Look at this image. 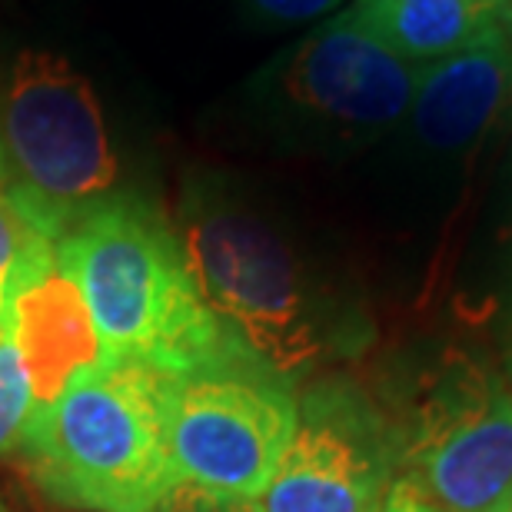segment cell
Segmentation results:
<instances>
[{"mask_svg":"<svg viewBox=\"0 0 512 512\" xmlns=\"http://www.w3.org/2000/svg\"><path fill=\"white\" fill-rule=\"evenodd\" d=\"M177 233L200 296L266 370L293 383L330 356L336 326H326L296 256L256 213L190 187Z\"/></svg>","mask_w":512,"mask_h":512,"instance_id":"3957f363","label":"cell"},{"mask_svg":"<svg viewBox=\"0 0 512 512\" xmlns=\"http://www.w3.org/2000/svg\"><path fill=\"white\" fill-rule=\"evenodd\" d=\"M293 386L263 366L183 380L170 403V446L193 493L256 503L296 429Z\"/></svg>","mask_w":512,"mask_h":512,"instance_id":"5b68a950","label":"cell"},{"mask_svg":"<svg viewBox=\"0 0 512 512\" xmlns=\"http://www.w3.org/2000/svg\"><path fill=\"white\" fill-rule=\"evenodd\" d=\"M509 87L512 47L506 30L423 67L409 107L419 140L436 150L466 147L496 120Z\"/></svg>","mask_w":512,"mask_h":512,"instance_id":"30bf717a","label":"cell"},{"mask_svg":"<svg viewBox=\"0 0 512 512\" xmlns=\"http://www.w3.org/2000/svg\"><path fill=\"white\" fill-rule=\"evenodd\" d=\"M366 30L409 64H436L506 30L509 0H356Z\"/></svg>","mask_w":512,"mask_h":512,"instance_id":"8fae6325","label":"cell"},{"mask_svg":"<svg viewBox=\"0 0 512 512\" xmlns=\"http://www.w3.org/2000/svg\"><path fill=\"white\" fill-rule=\"evenodd\" d=\"M54 250L84 296L107 363H137L177 383L263 366L200 296L177 223L150 200L114 193Z\"/></svg>","mask_w":512,"mask_h":512,"instance_id":"6da1fadb","label":"cell"},{"mask_svg":"<svg viewBox=\"0 0 512 512\" xmlns=\"http://www.w3.org/2000/svg\"><path fill=\"white\" fill-rule=\"evenodd\" d=\"M4 197L60 240L117 193V153L90 80L50 50H20L0 84Z\"/></svg>","mask_w":512,"mask_h":512,"instance_id":"277c9868","label":"cell"},{"mask_svg":"<svg viewBox=\"0 0 512 512\" xmlns=\"http://www.w3.org/2000/svg\"><path fill=\"white\" fill-rule=\"evenodd\" d=\"M263 17L283 20V24H300V20H316L330 14L343 0H250Z\"/></svg>","mask_w":512,"mask_h":512,"instance_id":"5bb4252c","label":"cell"},{"mask_svg":"<svg viewBox=\"0 0 512 512\" xmlns=\"http://www.w3.org/2000/svg\"><path fill=\"white\" fill-rule=\"evenodd\" d=\"M50 247H54V240H47L14 203L0 197V280L14 276L20 266Z\"/></svg>","mask_w":512,"mask_h":512,"instance_id":"4fadbf2b","label":"cell"},{"mask_svg":"<svg viewBox=\"0 0 512 512\" xmlns=\"http://www.w3.org/2000/svg\"><path fill=\"white\" fill-rule=\"evenodd\" d=\"M373 512H443V509H436L429 503L409 479H396V483H389L386 496L380 499V506Z\"/></svg>","mask_w":512,"mask_h":512,"instance_id":"2e32d148","label":"cell"},{"mask_svg":"<svg viewBox=\"0 0 512 512\" xmlns=\"http://www.w3.org/2000/svg\"><path fill=\"white\" fill-rule=\"evenodd\" d=\"M4 326L27 370L34 409L50 406L80 373L104 360L84 296L54 247L7 276Z\"/></svg>","mask_w":512,"mask_h":512,"instance_id":"9c48e42d","label":"cell"},{"mask_svg":"<svg viewBox=\"0 0 512 512\" xmlns=\"http://www.w3.org/2000/svg\"><path fill=\"white\" fill-rule=\"evenodd\" d=\"M163 512H260V509H256V503H247V499L207 496V493H193V489L183 486L180 496Z\"/></svg>","mask_w":512,"mask_h":512,"instance_id":"9a60e30c","label":"cell"},{"mask_svg":"<svg viewBox=\"0 0 512 512\" xmlns=\"http://www.w3.org/2000/svg\"><path fill=\"white\" fill-rule=\"evenodd\" d=\"M509 512H512V506H509Z\"/></svg>","mask_w":512,"mask_h":512,"instance_id":"ffe728a7","label":"cell"},{"mask_svg":"<svg viewBox=\"0 0 512 512\" xmlns=\"http://www.w3.org/2000/svg\"><path fill=\"white\" fill-rule=\"evenodd\" d=\"M419 67L393 54L356 10H343L313 30L280 74L286 100L326 124L376 130L409 114Z\"/></svg>","mask_w":512,"mask_h":512,"instance_id":"ba28073f","label":"cell"},{"mask_svg":"<svg viewBox=\"0 0 512 512\" xmlns=\"http://www.w3.org/2000/svg\"><path fill=\"white\" fill-rule=\"evenodd\" d=\"M30 419H34V393H30L17 346L4 326L0 333V459L20 456Z\"/></svg>","mask_w":512,"mask_h":512,"instance_id":"7c38bea8","label":"cell"},{"mask_svg":"<svg viewBox=\"0 0 512 512\" xmlns=\"http://www.w3.org/2000/svg\"><path fill=\"white\" fill-rule=\"evenodd\" d=\"M406 476L443 512H509L512 386L456 360L429 389L403 446Z\"/></svg>","mask_w":512,"mask_h":512,"instance_id":"8992f818","label":"cell"},{"mask_svg":"<svg viewBox=\"0 0 512 512\" xmlns=\"http://www.w3.org/2000/svg\"><path fill=\"white\" fill-rule=\"evenodd\" d=\"M0 512H10V509H7V506H4V503H0Z\"/></svg>","mask_w":512,"mask_h":512,"instance_id":"d6986e66","label":"cell"},{"mask_svg":"<svg viewBox=\"0 0 512 512\" xmlns=\"http://www.w3.org/2000/svg\"><path fill=\"white\" fill-rule=\"evenodd\" d=\"M4 306H7V280H0V333H4Z\"/></svg>","mask_w":512,"mask_h":512,"instance_id":"e0dca14e","label":"cell"},{"mask_svg":"<svg viewBox=\"0 0 512 512\" xmlns=\"http://www.w3.org/2000/svg\"><path fill=\"white\" fill-rule=\"evenodd\" d=\"M4 187H7V167H4V150H0V197H4Z\"/></svg>","mask_w":512,"mask_h":512,"instance_id":"ac0fdd59","label":"cell"},{"mask_svg":"<svg viewBox=\"0 0 512 512\" xmlns=\"http://www.w3.org/2000/svg\"><path fill=\"white\" fill-rule=\"evenodd\" d=\"M177 380L137 363L90 366L34 409L24 449L30 479L64 509L163 512L180 496L170 446Z\"/></svg>","mask_w":512,"mask_h":512,"instance_id":"7a4b0ae2","label":"cell"},{"mask_svg":"<svg viewBox=\"0 0 512 512\" xmlns=\"http://www.w3.org/2000/svg\"><path fill=\"white\" fill-rule=\"evenodd\" d=\"M393 469V446L380 419L350 389L320 386L296 413L290 446L260 512H373Z\"/></svg>","mask_w":512,"mask_h":512,"instance_id":"52a82bcc","label":"cell"}]
</instances>
